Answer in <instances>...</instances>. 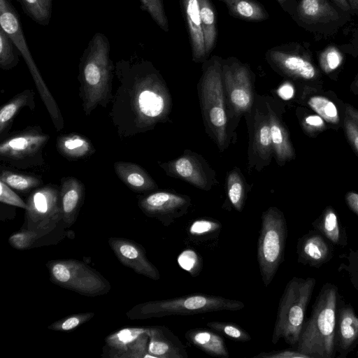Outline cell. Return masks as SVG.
I'll list each match as a JSON object with an SVG mask.
<instances>
[{
  "mask_svg": "<svg viewBox=\"0 0 358 358\" xmlns=\"http://www.w3.org/2000/svg\"><path fill=\"white\" fill-rule=\"evenodd\" d=\"M115 74L119 85L109 116L120 138L145 133L169 120L171 95L151 62L120 60L116 63Z\"/></svg>",
  "mask_w": 358,
  "mask_h": 358,
  "instance_id": "obj_1",
  "label": "cell"
},
{
  "mask_svg": "<svg viewBox=\"0 0 358 358\" xmlns=\"http://www.w3.org/2000/svg\"><path fill=\"white\" fill-rule=\"evenodd\" d=\"M110 43L101 33H96L80 58L79 96L83 112L90 115L99 106L111 102L115 66L110 58Z\"/></svg>",
  "mask_w": 358,
  "mask_h": 358,
  "instance_id": "obj_2",
  "label": "cell"
},
{
  "mask_svg": "<svg viewBox=\"0 0 358 358\" xmlns=\"http://www.w3.org/2000/svg\"><path fill=\"white\" fill-rule=\"evenodd\" d=\"M339 294L338 287L327 282L322 287L304 321L294 349L309 358H334L335 329Z\"/></svg>",
  "mask_w": 358,
  "mask_h": 358,
  "instance_id": "obj_3",
  "label": "cell"
},
{
  "mask_svg": "<svg viewBox=\"0 0 358 358\" xmlns=\"http://www.w3.org/2000/svg\"><path fill=\"white\" fill-rule=\"evenodd\" d=\"M222 60V57L214 55L204 62L202 75L198 83V94L206 131L220 152L228 148L231 139Z\"/></svg>",
  "mask_w": 358,
  "mask_h": 358,
  "instance_id": "obj_4",
  "label": "cell"
},
{
  "mask_svg": "<svg viewBox=\"0 0 358 358\" xmlns=\"http://www.w3.org/2000/svg\"><path fill=\"white\" fill-rule=\"evenodd\" d=\"M243 302L220 296L191 294L172 299L138 303L127 312L130 320H145L170 315H189L222 310L237 311Z\"/></svg>",
  "mask_w": 358,
  "mask_h": 358,
  "instance_id": "obj_5",
  "label": "cell"
},
{
  "mask_svg": "<svg viewBox=\"0 0 358 358\" xmlns=\"http://www.w3.org/2000/svg\"><path fill=\"white\" fill-rule=\"evenodd\" d=\"M315 285L313 278L293 277L287 283L278 304L273 344L281 338L291 346L296 344Z\"/></svg>",
  "mask_w": 358,
  "mask_h": 358,
  "instance_id": "obj_6",
  "label": "cell"
},
{
  "mask_svg": "<svg viewBox=\"0 0 358 358\" xmlns=\"http://www.w3.org/2000/svg\"><path fill=\"white\" fill-rule=\"evenodd\" d=\"M261 220L257 261L264 285L268 287L284 260L287 226L283 213L274 206L264 211Z\"/></svg>",
  "mask_w": 358,
  "mask_h": 358,
  "instance_id": "obj_7",
  "label": "cell"
},
{
  "mask_svg": "<svg viewBox=\"0 0 358 358\" xmlns=\"http://www.w3.org/2000/svg\"><path fill=\"white\" fill-rule=\"evenodd\" d=\"M222 73L231 136L241 117L248 114L253 107L255 74L249 64L234 57L222 59Z\"/></svg>",
  "mask_w": 358,
  "mask_h": 358,
  "instance_id": "obj_8",
  "label": "cell"
},
{
  "mask_svg": "<svg viewBox=\"0 0 358 358\" xmlns=\"http://www.w3.org/2000/svg\"><path fill=\"white\" fill-rule=\"evenodd\" d=\"M1 27L11 38L23 57L40 96L57 131L64 125V118L56 101L43 80L25 41L18 13L9 0H0Z\"/></svg>",
  "mask_w": 358,
  "mask_h": 358,
  "instance_id": "obj_9",
  "label": "cell"
},
{
  "mask_svg": "<svg viewBox=\"0 0 358 358\" xmlns=\"http://www.w3.org/2000/svg\"><path fill=\"white\" fill-rule=\"evenodd\" d=\"M50 280L62 288L86 296L107 294L110 283L99 272L83 262L73 259H54L46 263Z\"/></svg>",
  "mask_w": 358,
  "mask_h": 358,
  "instance_id": "obj_10",
  "label": "cell"
},
{
  "mask_svg": "<svg viewBox=\"0 0 358 358\" xmlns=\"http://www.w3.org/2000/svg\"><path fill=\"white\" fill-rule=\"evenodd\" d=\"M26 203L27 208L20 229L32 231L40 238H44L57 229L65 228L57 185L47 184L35 189L27 198Z\"/></svg>",
  "mask_w": 358,
  "mask_h": 358,
  "instance_id": "obj_11",
  "label": "cell"
},
{
  "mask_svg": "<svg viewBox=\"0 0 358 358\" xmlns=\"http://www.w3.org/2000/svg\"><path fill=\"white\" fill-rule=\"evenodd\" d=\"M50 138L39 126H28L1 141L0 159L17 169L41 167L45 164L43 150Z\"/></svg>",
  "mask_w": 358,
  "mask_h": 358,
  "instance_id": "obj_12",
  "label": "cell"
},
{
  "mask_svg": "<svg viewBox=\"0 0 358 358\" xmlns=\"http://www.w3.org/2000/svg\"><path fill=\"white\" fill-rule=\"evenodd\" d=\"M352 15L331 0H299L292 18L312 34L328 37L335 35Z\"/></svg>",
  "mask_w": 358,
  "mask_h": 358,
  "instance_id": "obj_13",
  "label": "cell"
},
{
  "mask_svg": "<svg viewBox=\"0 0 358 358\" xmlns=\"http://www.w3.org/2000/svg\"><path fill=\"white\" fill-rule=\"evenodd\" d=\"M310 43L290 42L268 49L265 59L278 73L294 80H316L320 78Z\"/></svg>",
  "mask_w": 358,
  "mask_h": 358,
  "instance_id": "obj_14",
  "label": "cell"
},
{
  "mask_svg": "<svg viewBox=\"0 0 358 358\" xmlns=\"http://www.w3.org/2000/svg\"><path fill=\"white\" fill-rule=\"evenodd\" d=\"M249 129L248 167L261 171L269 165L273 148L264 96L255 94L251 111L245 115Z\"/></svg>",
  "mask_w": 358,
  "mask_h": 358,
  "instance_id": "obj_15",
  "label": "cell"
},
{
  "mask_svg": "<svg viewBox=\"0 0 358 358\" xmlns=\"http://www.w3.org/2000/svg\"><path fill=\"white\" fill-rule=\"evenodd\" d=\"M159 165L167 176L180 178L202 190L208 191L217 183L215 171L201 155L189 150L178 158Z\"/></svg>",
  "mask_w": 358,
  "mask_h": 358,
  "instance_id": "obj_16",
  "label": "cell"
},
{
  "mask_svg": "<svg viewBox=\"0 0 358 358\" xmlns=\"http://www.w3.org/2000/svg\"><path fill=\"white\" fill-rule=\"evenodd\" d=\"M191 205V199L168 191H157L140 196L138 206L146 216L168 227L185 215Z\"/></svg>",
  "mask_w": 358,
  "mask_h": 358,
  "instance_id": "obj_17",
  "label": "cell"
},
{
  "mask_svg": "<svg viewBox=\"0 0 358 358\" xmlns=\"http://www.w3.org/2000/svg\"><path fill=\"white\" fill-rule=\"evenodd\" d=\"M148 327H125L105 338L101 357L143 358L148 355Z\"/></svg>",
  "mask_w": 358,
  "mask_h": 358,
  "instance_id": "obj_18",
  "label": "cell"
},
{
  "mask_svg": "<svg viewBox=\"0 0 358 358\" xmlns=\"http://www.w3.org/2000/svg\"><path fill=\"white\" fill-rule=\"evenodd\" d=\"M108 244L122 265L151 280H159V271L147 257L142 245L133 240L120 237L108 238Z\"/></svg>",
  "mask_w": 358,
  "mask_h": 358,
  "instance_id": "obj_19",
  "label": "cell"
},
{
  "mask_svg": "<svg viewBox=\"0 0 358 358\" xmlns=\"http://www.w3.org/2000/svg\"><path fill=\"white\" fill-rule=\"evenodd\" d=\"M358 345V315L354 308L339 295L335 329L338 358H346Z\"/></svg>",
  "mask_w": 358,
  "mask_h": 358,
  "instance_id": "obj_20",
  "label": "cell"
},
{
  "mask_svg": "<svg viewBox=\"0 0 358 358\" xmlns=\"http://www.w3.org/2000/svg\"><path fill=\"white\" fill-rule=\"evenodd\" d=\"M297 262L319 268L334 256V245L315 229L299 238L296 244Z\"/></svg>",
  "mask_w": 358,
  "mask_h": 358,
  "instance_id": "obj_21",
  "label": "cell"
},
{
  "mask_svg": "<svg viewBox=\"0 0 358 358\" xmlns=\"http://www.w3.org/2000/svg\"><path fill=\"white\" fill-rule=\"evenodd\" d=\"M148 355L157 358H187L179 338L165 326H149Z\"/></svg>",
  "mask_w": 358,
  "mask_h": 358,
  "instance_id": "obj_22",
  "label": "cell"
},
{
  "mask_svg": "<svg viewBox=\"0 0 358 358\" xmlns=\"http://www.w3.org/2000/svg\"><path fill=\"white\" fill-rule=\"evenodd\" d=\"M268 115L273 155L278 164L283 165L292 159L294 151L287 130L284 125L272 97L264 96Z\"/></svg>",
  "mask_w": 358,
  "mask_h": 358,
  "instance_id": "obj_23",
  "label": "cell"
},
{
  "mask_svg": "<svg viewBox=\"0 0 358 358\" xmlns=\"http://www.w3.org/2000/svg\"><path fill=\"white\" fill-rule=\"evenodd\" d=\"M59 192L63 224L68 229L78 218L85 199V187L76 178L66 176L61 179Z\"/></svg>",
  "mask_w": 358,
  "mask_h": 358,
  "instance_id": "obj_24",
  "label": "cell"
},
{
  "mask_svg": "<svg viewBox=\"0 0 358 358\" xmlns=\"http://www.w3.org/2000/svg\"><path fill=\"white\" fill-rule=\"evenodd\" d=\"M189 42L193 62L203 63L208 59L201 27L199 0H180Z\"/></svg>",
  "mask_w": 358,
  "mask_h": 358,
  "instance_id": "obj_25",
  "label": "cell"
},
{
  "mask_svg": "<svg viewBox=\"0 0 358 358\" xmlns=\"http://www.w3.org/2000/svg\"><path fill=\"white\" fill-rule=\"evenodd\" d=\"M113 167L117 176L133 192H147L158 188L148 173L137 164L118 161Z\"/></svg>",
  "mask_w": 358,
  "mask_h": 358,
  "instance_id": "obj_26",
  "label": "cell"
},
{
  "mask_svg": "<svg viewBox=\"0 0 358 358\" xmlns=\"http://www.w3.org/2000/svg\"><path fill=\"white\" fill-rule=\"evenodd\" d=\"M185 337L190 344L208 355L219 357H229L223 338L212 330L204 328L191 329L185 332Z\"/></svg>",
  "mask_w": 358,
  "mask_h": 358,
  "instance_id": "obj_27",
  "label": "cell"
},
{
  "mask_svg": "<svg viewBox=\"0 0 358 358\" xmlns=\"http://www.w3.org/2000/svg\"><path fill=\"white\" fill-rule=\"evenodd\" d=\"M56 148L62 157L71 161L89 157L96 150L88 138L76 133L59 136Z\"/></svg>",
  "mask_w": 358,
  "mask_h": 358,
  "instance_id": "obj_28",
  "label": "cell"
},
{
  "mask_svg": "<svg viewBox=\"0 0 358 358\" xmlns=\"http://www.w3.org/2000/svg\"><path fill=\"white\" fill-rule=\"evenodd\" d=\"M312 225L334 245L342 248L348 245L346 229L340 224L337 214L331 207L325 208Z\"/></svg>",
  "mask_w": 358,
  "mask_h": 358,
  "instance_id": "obj_29",
  "label": "cell"
},
{
  "mask_svg": "<svg viewBox=\"0 0 358 358\" xmlns=\"http://www.w3.org/2000/svg\"><path fill=\"white\" fill-rule=\"evenodd\" d=\"M66 234L65 229L61 228L44 238H40L32 231L20 229L10 236L8 243L16 250H26L44 245H55L60 242Z\"/></svg>",
  "mask_w": 358,
  "mask_h": 358,
  "instance_id": "obj_30",
  "label": "cell"
},
{
  "mask_svg": "<svg viewBox=\"0 0 358 358\" xmlns=\"http://www.w3.org/2000/svg\"><path fill=\"white\" fill-rule=\"evenodd\" d=\"M34 92L32 90H24L14 96L0 110V136L6 135L10 129L14 117L24 107L31 110L35 108Z\"/></svg>",
  "mask_w": 358,
  "mask_h": 358,
  "instance_id": "obj_31",
  "label": "cell"
},
{
  "mask_svg": "<svg viewBox=\"0 0 358 358\" xmlns=\"http://www.w3.org/2000/svg\"><path fill=\"white\" fill-rule=\"evenodd\" d=\"M225 3L229 15L247 22H262L269 17L264 6L257 0H219Z\"/></svg>",
  "mask_w": 358,
  "mask_h": 358,
  "instance_id": "obj_32",
  "label": "cell"
},
{
  "mask_svg": "<svg viewBox=\"0 0 358 358\" xmlns=\"http://www.w3.org/2000/svg\"><path fill=\"white\" fill-rule=\"evenodd\" d=\"M199 3L205 50L208 57L217 43V25L216 12L210 0H199Z\"/></svg>",
  "mask_w": 358,
  "mask_h": 358,
  "instance_id": "obj_33",
  "label": "cell"
},
{
  "mask_svg": "<svg viewBox=\"0 0 358 358\" xmlns=\"http://www.w3.org/2000/svg\"><path fill=\"white\" fill-rule=\"evenodd\" d=\"M0 180L21 194L31 192L43 185V180L39 177L8 169L1 170Z\"/></svg>",
  "mask_w": 358,
  "mask_h": 358,
  "instance_id": "obj_34",
  "label": "cell"
},
{
  "mask_svg": "<svg viewBox=\"0 0 358 358\" xmlns=\"http://www.w3.org/2000/svg\"><path fill=\"white\" fill-rule=\"evenodd\" d=\"M227 190L228 199L234 208L238 212H241L244 208L246 186L245 180L237 168L231 170L227 179Z\"/></svg>",
  "mask_w": 358,
  "mask_h": 358,
  "instance_id": "obj_35",
  "label": "cell"
},
{
  "mask_svg": "<svg viewBox=\"0 0 358 358\" xmlns=\"http://www.w3.org/2000/svg\"><path fill=\"white\" fill-rule=\"evenodd\" d=\"M222 224L213 218L202 217L193 220L187 228L191 239L206 241L216 238L220 233Z\"/></svg>",
  "mask_w": 358,
  "mask_h": 358,
  "instance_id": "obj_36",
  "label": "cell"
},
{
  "mask_svg": "<svg viewBox=\"0 0 358 358\" xmlns=\"http://www.w3.org/2000/svg\"><path fill=\"white\" fill-rule=\"evenodd\" d=\"M52 0H18L25 13L41 25L49 24Z\"/></svg>",
  "mask_w": 358,
  "mask_h": 358,
  "instance_id": "obj_37",
  "label": "cell"
},
{
  "mask_svg": "<svg viewBox=\"0 0 358 358\" xmlns=\"http://www.w3.org/2000/svg\"><path fill=\"white\" fill-rule=\"evenodd\" d=\"M344 54L336 44H329L322 50L317 52L321 69L327 74L334 72L341 66Z\"/></svg>",
  "mask_w": 358,
  "mask_h": 358,
  "instance_id": "obj_38",
  "label": "cell"
},
{
  "mask_svg": "<svg viewBox=\"0 0 358 358\" xmlns=\"http://www.w3.org/2000/svg\"><path fill=\"white\" fill-rule=\"evenodd\" d=\"M20 52L11 38L0 28V67L3 70H10L19 63Z\"/></svg>",
  "mask_w": 358,
  "mask_h": 358,
  "instance_id": "obj_39",
  "label": "cell"
},
{
  "mask_svg": "<svg viewBox=\"0 0 358 358\" xmlns=\"http://www.w3.org/2000/svg\"><path fill=\"white\" fill-rule=\"evenodd\" d=\"M308 104L324 120L331 124L339 122V115L335 104L326 97L313 96L308 99Z\"/></svg>",
  "mask_w": 358,
  "mask_h": 358,
  "instance_id": "obj_40",
  "label": "cell"
},
{
  "mask_svg": "<svg viewBox=\"0 0 358 358\" xmlns=\"http://www.w3.org/2000/svg\"><path fill=\"white\" fill-rule=\"evenodd\" d=\"M93 312L75 313L61 318L48 325V329L52 331L67 332L73 331L77 327L90 321L94 317Z\"/></svg>",
  "mask_w": 358,
  "mask_h": 358,
  "instance_id": "obj_41",
  "label": "cell"
},
{
  "mask_svg": "<svg viewBox=\"0 0 358 358\" xmlns=\"http://www.w3.org/2000/svg\"><path fill=\"white\" fill-rule=\"evenodd\" d=\"M206 324L210 329L217 331L231 340L248 342L252 339L250 335L244 329L235 323L210 322Z\"/></svg>",
  "mask_w": 358,
  "mask_h": 358,
  "instance_id": "obj_42",
  "label": "cell"
},
{
  "mask_svg": "<svg viewBox=\"0 0 358 358\" xmlns=\"http://www.w3.org/2000/svg\"><path fill=\"white\" fill-rule=\"evenodd\" d=\"M141 8L149 13L155 22L163 31L169 30V22L162 0H140Z\"/></svg>",
  "mask_w": 358,
  "mask_h": 358,
  "instance_id": "obj_43",
  "label": "cell"
},
{
  "mask_svg": "<svg viewBox=\"0 0 358 358\" xmlns=\"http://www.w3.org/2000/svg\"><path fill=\"white\" fill-rule=\"evenodd\" d=\"M179 266L192 276H196L201 270L202 262L199 255L193 250L182 251L178 257Z\"/></svg>",
  "mask_w": 358,
  "mask_h": 358,
  "instance_id": "obj_44",
  "label": "cell"
},
{
  "mask_svg": "<svg viewBox=\"0 0 358 358\" xmlns=\"http://www.w3.org/2000/svg\"><path fill=\"white\" fill-rule=\"evenodd\" d=\"M346 263H341L338 271H345L348 273L352 287L358 292V248L356 250L349 249V253L345 257Z\"/></svg>",
  "mask_w": 358,
  "mask_h": 358,
  "instance_id": "obj_45",
  "label": "cell"
},
{
  "mask_svg": "<svg viewBox=\"0 0 358 358\" xmlns=\"http://www.w3.org/2000/svg\"><path fill=\"white\" fill-rule=\"evenodd\" d=\"M1 203L27 209V204L13 189L3 181L0 180Z\"/></svg>",
  "mask_w": 358,
  "mask_h": 358,
  "instance_id": "obj_46",
  "label": "cell"
},
{
  "mask_svg": "<svg viewBox=\"0 0 358 358\" xmlns=\"http://www.w3.org/2000/svg\"><path fill=\"white\" fill-rule=\"evenodd\" d=\"M255 358H309L307 355L293 349L273 350L261 352L255 355Z\"/></svg>",
  "mask_w": 358,
  "mask_h": 358,
  "instance_id": "obj_47",
  "label": "cell"
},
{
  "mask_svg": "<svg viewBox=\"0 0 358 358\" xmlns=\"http://www.w3.org/2000/svg\"><path fill=\"white\" fill-rule=\"evenodd\" d=\"M344 127L348 139L358 151V124L346 114L344 119Z\"/></svg>",
  "mask_w": 358,
  "mask_h": 358,
  "instance_id": "obj_48",
  "label": "cell"
},
{
  "mask_svg": "<svg viewBox=\"0 0 358 358\" xmlns=\"http://www.w3.org/2000/svg\"><path fill=\"white\" fill-rule=\"evenodd\" d=\"M338 46L345 54L358 57V27L354 31L348 43Z\"/></svg>",
  "mask_w": 358,
  "mask_h": 358,
  "instance_id": "obj_49",
  "label": "cell"
},
{
  "mask_svg": "<svg viewBox=\"0 0 358 358\" xmlns=\"http://www.w3.org/2000/svg\"><path fill=\"white\" fill-rule=\"evenodd\" d=\"M324 120L319 115H312L304 119L303 124L308 130H320L325 126Z\"/></svg>",
  "mask_w": 358,
  "mask_h": 358,
  "instance_id": "obj_50",
  "label": "cell"
},
{
  "mask_svg": "<svg viewBox=\"0 0 358 358\" xmlns=\"http://www.w3.org/2000/svg\"><path fill=\"white\" fill-rule=\"evenodd\" d=\"M277 94L281 99L289 100L294 96V88L290 83L285 82L279 87Z\"/></svg>",
  "mask_w": 358,
  "mask_h": 358,
  "instance_id": "obj_51",
  "label": "cell"
},
{
  "mask_svg": "<svg viewBox=\"0 0 358 358\" xmlns=\"http://www.w3.org/2000/svg\"><path fill=\"white\" fill-rule=\"evenodd\" d=\"M282 9L292 17L296 10L299 0H276Z\"/></svg>",
  "mask_w": 358,
  "mask_h": 358,
  "instance_id": "obj_52",
  "label": "cell"
},
{
  "mask_svg": "<svg viewBox=\"0 0 358 358\" xmlns=\"http://www.w3.org/2000/svg\"><path fill=\"white\" fill-rule=\"evenodd\" d=\"M345 201L349 208L358 216V194L348 192L345 196Z\"/></svg>",
  "mask_w": 358,
  "mask_h": 358,
  "instance_id": "obj_53",
  "label": "cell"
},
{
  "mask_svg": "<svg viewBox=\"0 0 358 358\" xmlns=\"http://www.w3.org/2000/svg\"><path fill=\"white\" fill-rule=\"evenodd\" d=\"M336 5H337L339 8L343 9V10L350 13L353 15L352 9L348 2L347 0H331Z\"/></svg>",
  "mask_w": 358,
  "mask_h": 358,
  "instance_id": "obj_54",
  "label": "cell"
},
{
  "mask_svg": "<svg viewBox=\"0 0 358 358\" xmlns=\"http://www.w3.org/2000/svg\"><path fill=\"white\" fill-rule=\"evenodd\" d=\"M346 113L358 124V110L350 106H347Z\"/></svg>",
  "mask_w": 358,
  "mask_h": 358,
  "instance_id": "obj_55",
  "label": "cell"
},
{
  "mask_svg": "<svg viewBox=\"0 0 358 358\" xmlns=\"http://www.w3.org/2000/svg\"><path fill=\"white\" fill-rule=\"evenodd\" d=\"M351 9L353 15H355L358 17V0H347Z\"/></svg>",
  "mask_w": 358,
  "mask_h": 358,
  "instance_id": "obj_56",
  "label": "cell"
},
{
  "mask_svg": "<svg viewBox=\"0 0 358 358\" xmlns=\"http://www.w3.org/2000/svg\"><path fill=\"white\" fill-rule=\"evenodd\" d=\"M352 89L356 94H358V75L357 76L353 83L352 84Z\"/></svg>",
  "mask_w": 358,
  "mask_h": 358,
  "instance_id": "obj_57",
  "label": "cell"
},
{
  "mask_svg": "<svg viewBox=\"0 0 358 358\" xmlns=\"http://www.w3.org/2000/svg\"><path fill=\"white\" fill-rule=\"evenodd\" d=\"M357 357H358V351L357 352Z\"/></svg>",
  "mask_w": 358,
  "mask_h": 358,
  "instance_id": "obj_58",
  "label": "cell"
}]
</instances>
